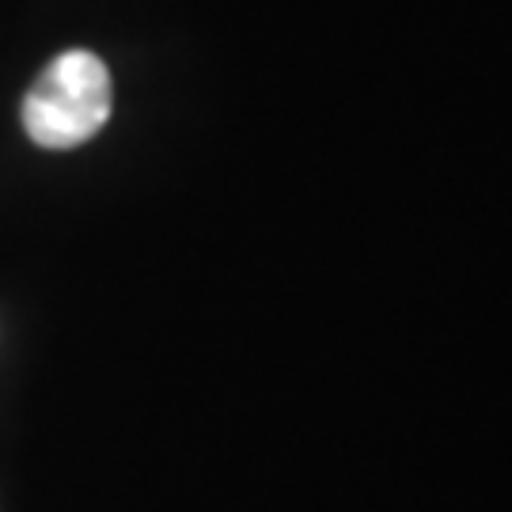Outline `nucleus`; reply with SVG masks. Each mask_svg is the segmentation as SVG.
<instances>
[{
	"label": "nucleus",
	"mask_w": 512,
	"mask_h": 512,
	"mask_svg": "<svg viewBox=\"0 0 512 512\" xmlns=\"http://www.w3.org/2000/svg\"><path fill=\"white\" fill-rule=\"evenodd\" d=\"M114 88L107 65L88 50L54 57L23 99V129L42 148H76L107 126Z\"/></svg>",
	"instance_id": "nucleus-1"
}]
</instances>
